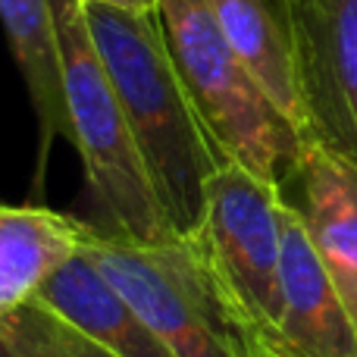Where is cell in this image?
<instances>
[{
	"mask_svg": "<svg viewBox=\"0 0 357 357\" xmlns=\"http://www.w3.org/2000/svg\"><path fill=\"white\" fill-rule=\"evenodd\" d=\"M50 3L56 19L69 144H75L82 154L94 201L107 213L113 232L148 245L176 238L151 188L119 94L88 35L82 0H50Z\"/></svg>",
	"mask_w": 357,
	"mask_h": 357,
	"instance_id": "4",
	"label": "cell"
},
{
	"mask_svg": "<svg viewBox=\"0 0 357 357\" xmlns=\"http://www.w3.org/2000/svg\"><path fill=\"white\" fill-rule=\"evenodd\" d=\"M295 178L301 182L307 238L357 326V167L320 142H307Z\"/></svg>",
	"mask_w": 357,
	"mask_h": 357,
	"instance_id": "8",
	"label": "cell"
},
{
	"mask_svg": "<svg viewBox=\"0 0 357 357\" xmlns=\"http://www.w3.org/2000/svg\"><path fill=\"white\" fill-rule=\"evenodd\" d=\"M310 142L357 167V0H291Z\"/></svg>",
	"mask_w": 357,
	"mask_h": 357,
	"instance_id": "6",
	"label": "cell"
},
{
	"mask_svg": "<svg viewBox=\"0 0 357 357\" xmlns=\"http://www.w3.org/2000/svg\"><path fill=\"white\" fill-rule=\"evenodd\" d=\"M285 197V195H282ZM282 323L276 342L291 357H357V326L323 270L295 204L282 201Z\"/></svg>",
	"mask_w": 357,
	"mask_h": 357,
	"instance_id": "7",
	"label": "cell"
},
{
	"mask_svg": "<svg viewBox=\"0 0 357 357\" xmlns=\"http://www.w3.org/2000/svg\"><path fill=\"white\" fill-rule=\"evenodd\" d=\"M232 54L245 63L279 113L310 142L295 66L291 0H207Z\"/></svg>",
	"mask_w": 357,
	"mask_h": 357,
	"instance_id": "9",
	"label": "cell"
},
{
	"mask_svg": "<svg viewBox=\"0 0 357 357\" xmlns=\"http://www.w3.org/2000/svg\"><path fill=\"white\" fill-rule=\"evenodd\" d=\"M31 304L56 314L113 357H173L154 329L82 251L47 279Z\"/></svg>",
	"mask_w": 357,
	"mask_h": 357,
	"instance_id": "10",
	"label": "cell"
},
{
	"mask_svg": "<svg viewBox=\"0 0 357 357\" xmlns=\"http://www.w3.org/2000/svg\"><path fill=\"white\" fill-rule=\"evenodd\" d=\"M0 22L29 88L38 123H41V163H38V176H41L54 138L63 135L69 142L54 3L50 0H0Z\"/></svg>",
	"mask_w": 357,
	"mask_h": 357,
	"instance_id": "12",
	"label": "cell"
},
{
	"mask_svg": "<svg viewBox=\"0 0 357 357\" xmlns=\"http://www.w3.org/2000/svg\"><path fill=\"white\" fill-rule=\"evenodd\" d=\"M0 357H16V351H13V345L6 342L3 333H0Z\"/></svg>",
	"mask_w": 357,
	"mask_h": 357,
	"instance_id": "16",
	"label": "cell"
},
{
	"mask_svg": "<svg viewBox=\"0 0 357 357\" xmlns=\"http://www.w3.org/2000/svg\"><path fill=\"white\" fill-rule=\"evenodd\" d=\"M0 333L6 335L16 357H113L38 304L0 314Z\"/></svg>",
	"mask_w": 357,
	"mask_h": 357,
	"instance_id": "13",
	"label": "cell"
},
{
	"mask_svg": "<svg viewBox=\"0 0 357 357\" xmlns=\"http://www.w3.org/2000/svg\"><path fill=\"white\" fill-rule=\"evenodd\" d=\"M82 254L173 357H257L260 329L235 307L191 238L148 245L82 222Z\"/></svg>",
	"mask_w": 357,
	"mask_h": 357,
	"instance_id": "2",
	"label": "cell"
},
{
	"mask_svg": "<svg viewBox=\"0 0 357 357\" xmlns=\"http://www.w3.org/2000/svg\"><path fill=\"white\" fill-rule=\"evenodd\" d=\"M157 19L178 82L220 160L238 163L276 188L295 178L307 138L232 54L207 0H160Z\"/></svg>",
	"mask_w": 357,
	"mask_h": 357,
	"instance_id": "3",
	"label": "cell"
},
{
	"mask_svg": "<svg viewBox=\"0 0 357 357\" xmlns=\"http://www.w3.org/2000/svg\"><path fill=\"white\" fill-rule=\"evenodd\" d=\"M85 25L119 94L151 188L178 238L197 232L207 182L222 167L169 56L157 13L85 3Z\"/></svg>",
	"mask_w": 357,
	"mask_h": 357,
	"instance_id": "1",
	"label": "cell"
},
{
	"mask_svg": "<svg viewBox=\"0 0 357 357\" xmlns=\"http://www.w3.org/2000/svg\"><path fill=\"white\" fill-rule=\"evenodd\" d=\"M85 3H107V6H116V10H126V13H157L160 0H85Z\"/></svg>",
	"mask_w": 357,
	"mask_h": 357,
	"instance_id": "14",
	"label": "cell"
},
{
	"mask_svg": "<svg viewBox=\"0 0 357 357\" xmlns=\"http://www.w3.org/2000/svg\"><path fill=\"white\" fill-rule=\"evenodd\" d=\"M257 357H291V354L285 351L282 345H279L276 335L260 333V335H257Z\"/></svg>",
	"mask_w": 357,
	"mask_h": 357,
	"instance_id": "15",
	"label": "cell"
},
{
	"mask_svg": "<svg viewBox=\"0 0 357 357\" xmlns=\"http://www.w3.org/2000/svg\"><path fill=\"white\" fill-rule=\"evenodd\" d=\"M82 251V222L47 207L0 201V314L25 307Z\"/></svg>",
	"mask_w": 357,
	"mask_h": 357,
	"instance_id": "11",
	"label": "cell"
},
{
	"mask_svg": "<svg viewBox=\"0 0 357 357\" xmlns=\"http://www.w3.org/2000/svg\"><path fill=\"white\" fill-rule=\"evenodd\" d=\"M282 188L238 163H222L207 182V207L195 235L235 307L260 333L282 323Z\"/></svg>",
	"mask_w": 357,
	"mask_h": 357,
	"instance_id": "5",
	"label": "cell"
}]
</instances>
